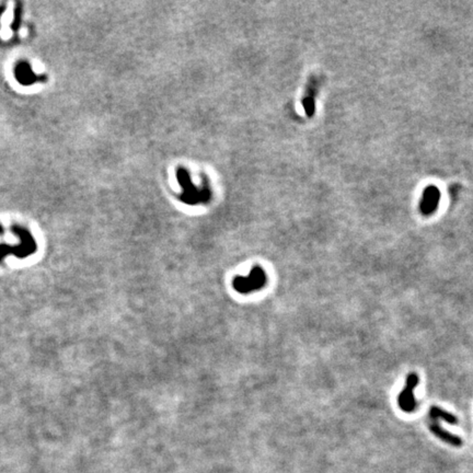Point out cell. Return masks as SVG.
<instances>
[{
  "mask_svg": "<svg viewBox=\"0 0 473 473\" xmlns=\"http://www.w3.org/2000/svg\"><path fill=\"white\" fill-rule=\"evenodd\" d=\"M267 276L263 268L255 266L247 276H238L233 281V288L237 292L248 295L253 292H258L266 285Z\"/></svg>",
  "mask_w": 473,
  "mask_h": 473,
  "instance_id": "obj_1",
  "label": "cell"
},
{
  "mask_svg": "<svg viewBox=\"0 0 473 473\" xmlns=\"http://www.w3.org/2000/svg\"><path fill=\"white\" fill-rule=\"evenodd\" d=\"M420 378L416 373H410L405 380V387L401 390L398 397V404L405 413H414L417 408V401L414 396V390L417 387Z\"/></svg>",
  "mask_w": 473,
  "mask_h": 473,
  "instance_id": "obj_2",
  "label": "cell"
},
{
  "mask_svg": "<svg viewBox=\"0 0 473 473\" xmlns=\"http://www.w3.org/2000/svg\"><path fill=\"white\" fill-rule=\"evenodd\" d=\"M442 193L435 185H428L424 188L420 203V212L425 217L433 215L441 203Z\"/></svg>",
  "mask_w": 473,
  "mask_h": 473,
  "instance_id": "obj_3",
  "label": "cell"
},
{
  "mask_svg": "<svg viewBox=\"0 0 473 473\" xmlns=\"http://www.w3.org/2000/svg\"><path fill=\"white\" fill-rule=\"evenodd\" d=\"M318 90V79L311 77L307 85L305 97L302 99V105L308 117H312L316 112V94Z\"/></svg>",
  "mask_w": 473,
  "mask_h": 473,
  "instance_id": "obj_4",
  "label": "cell"
},
{
  "mask_svg": "<svg viewBox=\"0 0 473 473\" xmlns=\"http://www.w3.org/2000/svg\"><path fill=\"white\" fill-rule=\"evenodd\" d=\"M428 428L437 438L441 439V441H443L444 443H447L448 445L454 446V447H461L463 444L462 439L460 437L450 433V431L448 430H446L435 421H430Z\"/></svg>",
  "mask_w": 473,
  "mask_h": 473,
  "instance_id": "obj_5",
  "label": "cell"
},
{
  "mask_svg": "<svg viewBox=\"0 0 473 473\" xmlns=\"http://www.w3.org/2000/svg\"><path fill=\"white\" fill-rule=\"evenodd\" d=\"M428 416L430 417L431 421L437 422L438 420H443L446 423H448L450 425H456L458 424V418L456 415L451 414L450 412L445 411L444 409L439 408V407H431L428 411Z\"/></svg>",
  "mask_w": 473,
  "mask_h": 473,
  "instance_id": "obj_6",
  "label": "cell"
}]
</instances>
